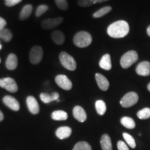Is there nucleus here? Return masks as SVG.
<instances>
[{"mask_svg": "<svg viewBox=\"0 0 150 150\" xmlns=\"http://www.w3.org/2000/svg\"><path fill=\"white\" fill-rule=\"evenodd\" d=\"M51 117L52 120L56 121H63L66 120L68 117V115L67 113L64 110H55L52 113Z\"/></svg>", "mask_w": 150, "mask_h": 150, "instance_id": "obj_22", "label": "nucleus"}, {"mask_svg": "<svg viewBox=\"0 0 150 150\" xmlns=\"http://www.w3.org/2000/svg\"><path fill=\"white\" fill-rule=\"evenodd\" d=\"M137 74L142 76H147L150 75V62L142 61L137 65L136 68Z\"/></svg>", "mask_w": 150, "mask_h": 150, "instance_id": "obj_10", "label": "nucleus"}, {"mask_svg": "<svg viewBox=\"0 0 150 150\" xmlns=\"http://www.w3.org/2000/svg\"><path fill=\"white\" fill-rule=\"evenodd\" d=\"M117 149L118 150H129L127 144L122 140H120L117 142Z\"/></svg>", "mask_w": 150, "mask_h": 150, "instance_id": "obj_34", "label": "nucleus"}, {"mask_svg": "<svg viewBox=\"0 0 150 150\" xmlns=\"http://www.w3.org/2000/svg\"><path fill=\"white\" fill-rule=\"evenodd\" d=\"M43 57L42 48L40 46H33L30 50L29 60L33 65H37L40 63Z\"/></svg>", "mask_w": 150, "mask_h": 150, "instance_id": "obj_6", "label": "nucleus"}, {"mask_svg": "<svg viewBox=\"0 0 150 150\" xmlns=\"http://www.w3.org/2000/svg\"><path fill=\"white\" fill-rule=\"evenodd\" d=\"M27 105L28 109L33 115H36L40 112V106L34 97L29 96L27 98Z\"/></svg>", "mask_w": 150, "mask_h": 150, "instance_id": "obj_12", "label": "nucleus"}, {"mask_svg": "<svg viewBox=\"0 0 150 150\" xmlns=\"http://www.w3.org/2000/svg\"><path fill=\"white\" fill-rule=\"evenodd\" d=\"M0 87L13 93H16L18 91V84L16 81L11 77L0 79Z\"/></svg>", "mask_w": 150, "mask_h": 150, "instance_id": "obj_7", "label": "nucleus"}, {"mask_svg": "<svg viewBox=\"0 0 150 150\" xmlns=\"http://www.w3.org/2000/svg\"><path fill=\"white\" fill-rule=\"evenodd\" d=\"M138 95L135 92H129L125 95L120 100V105L124 108H129L138 102Z\"/></svg>", "mask_w": 150, "mask_h": 150, "instance_id": "obj_5", "label": "nucleus"}, {"mask_svg": "<svg viewBox=\"0 0 150 150\" xmlns=\"http://www.w3.org/2000/svg\"><path fill=\"white\" fill-rule=\"evenodd\" d=\"M72 150H92V147L87 142L81 141L77 142Z\"/></svg>", "mask_w": 150, "mask_h": 150, "instance_id": "obj_27", "label": "nucleus"}, {"mask_svg": "<svg viewBox=\"0 0 150 150\" xmlns=\"http://www.w3.org/2000/svg\"><path fill=\"white\" fill-rule=\"evenodd\" d=\"M7 1V0H5V1Z\"/></svg>", "mask_w": 150, "mask_h": 150, "instance_id": "obj_42", "label": "nucleus"}, {"mask_svg": "<svg viewBox=\"0 0 150 150\" xmlns=\"http://www.w3.org/2000/svg\"><path fill=\"white\" fill-rule=\"evenodd\" d=\"M63 22V18H49L45 20L44 21L41 22V27L44 29H52L54 28L61 24Z\"/></svg>", "mask_w": 150, "mask_h": 150, "instance_id": "obj_9", "label": "nucleus"}, {"mask_svg": "<svg viewBox=\"0 0 150 150\" xmlns=\"http://www.w3.org/2000/svg\"><path fill=\"white\" fill-rule=\"evenodd\" d=\"M33 11V6L31 4H27L25 5L23 8H22L21 11L20 13V20H25L28 19L31 16V13Z\"/></svg>", "mask_w": 150, "mask_h": 150, "instance_id": "obj_20", "label": "nucleus"}, {"mask_svg": "<svg viewBox=\"0 0 150 150\" xmlns=\"http://www.w3.org/2000/svg\"><path fill=\"white\" fill-rule=\"evenodd\" d=\"M4 114L3 112L0 110V122H1L4 120Z\"/></svg>", "mask_w": 150, "mask_h": 150, "instance_id": "obj_36", "label": "nucleus"}, {"mask_svg": "<svg viewBox=\"0 0 150 150\" xmlns=\"http://www.w3.org/2000/svg\"><path fill=\"white\" fill-rule=\"evenodd\" d=\"M101 147L102 150H112V142L108 134H104L101 138Z\"/></svg>", "mask_w": 150, "mask_h": 150, "instance_id": "obj_21", "label": "nucleus"}, {"mask_svg": "<svg viewBox=\"0 0 150 150\" xmlns=\"http://www.w3.org/2000/svg\"><path fill=\"white\" fill-rule=\"evenodd\" d=\"M129 33V25L125 20H118L108 26L107 33L113 38H122L128 35Z\"/></svg>", "mask_w": 150, "mask_h": 150, "instance_id": "obj_1", "label": "nucleus"}, {"mask_svg": "<svg viewBox=\"0 0 150 150\" xmlns=\"http://www.w3.org/2000/svg\"><path fill=\"white\" fill-rule=\"evenodd\" d=\"M57 7L62 11H67L68 9V4L67 0H55Z\"/></svg>", "mask_w": 150, "mask_h": 150, "instance_id": "obj_32", "label": "nucleus"}, {"mask_svg": "<svg viewBox=\"0 0 150 150\" xmlns=\"http://www.w3.org/2000/svg\"><path fill=\"white\" fill-rule=\"evenodd\" d=\"M147 35L150 37V25L147 27Z\"/></svg>", "mask_w": 150, "mask_h": 150, "instance_id": "obj_37", "label": "nucleus"}, {"mask_svg": "<svg viewBox=\"0 0 150 150\" xmlns=\"http://www.w3.org/2000/svg\"><path fill=\"white\" fill-rule=\"evenodd\" d=\"M72 113L75 119L80 122H84L87 119V114L85 110L80 106H74L73 108Z\"/></svg>", "mask_w": 150, "mask_h": 150, "instance_id": "obj_13", "label": "nucleus"}, {"mask_svg": "<svg viewBox=\"0 0 150 150\" xmlns=\"http://www.w3.org/2000/svg\"><path fill=\"white\" fill-rule=\"evenodd\" d=\"M120 122L122 126L129 129H134L135 127H136V123H135V121L134 120H133L131 117H127V116H125V117H123L122 118Z\"/></svg>", "mask_w": 150, "mask_h": 150, "instance_id": "obj_24", "label": "nucleus"}, {"mask_svg": "<svg viewBox=\"0 0 150 150\" xmlns=\"http://www.w3.org/2000/svg\"><path fill=\"white\" fill-rule=\"evenodd\" d=\"M108 0H99L98 1V3H102V2H104V1H107Z\"/></svg>", "mask_w": 150, "mask_h": 150, "instance_id": "obj_38", "label": "nucleus"}, {"mask_svg": "<svg viewBox=\"0 0 150 150\" xmlns=\"http://www.w3.org/2000/svg\"><path fill=\"white\" fill-rule=\"evenodd\" d=\"M95 108L97 114L99 115H104L106 111V105L103 100L99 99L95 102Z\"/></svg>", "mask_w": 150, "mask_h": 150, "instance_id": "obj_23", "label": "nucleus"}, {"mask_svg": "<svg viewBox=\"0 0 150 150\" xmlns=\"http://www.w3.org/2000/svg\"><path fill=\"white\" fill-rule=\"evenodd\" d=\"M111 10H112V7L110 6L102 7V8L99 9L98 11H97L96 12L94 13L93 16V18H102V17L104 16L105 15L108 13L110 11H111Z\"/></svg>", "mask_w": 150, "mask_h": 150, "instance_id": "obj_25", "label": "nucleus"}, {"mask_svg": "<svg viewBox=\"0 0 150 150\" xmlns=\"http://www.w3.org/2000/svg\"><path fill=\"white\" fill-rule=\"evenodd\" d=\"M40 98L43 103L49 104V103L54 102V101H57L59 98V94L57 92H54L52 94L42 93L40 95Z\"/></svg>", "mask_w": 150, "mask_h": 150, "instance_id": "obj_17", "label": "nucleus"}, {"mask_svg": "<svg viewBox=\"0 0 150 150\" xmlns=\"http://www.w3.org/2000/svg\"><path fill=\"white\" fill-rule=\"evenodd\" d=\"M13 33L11 31L10 29L5 28L4 29H2L0 31V38H1L5 42H9L12 40Z\"/></svg>", "mask_w": 150, "mask_h": 150, "instance_id": "obj_26", "label": "nucleus"}, {"mask_svg": "<svg viewBox=\"0 0 150 150\" xmlns=\"http://www.w3.org/2000/svg\"><path fill=\"white\" fill-rule=\"evenodd\" d=\"M3 102L7 107L14 111H18L20 110V104L18 101L13 97L6 95L3 98Z\"/></svg>", "mask_w": 150, "mask_h": 150, "instance_id": "obj_11", "label": "nucleus"}, {"mask_svg": "<svg viewBox=\"0 0 150 150\" xmlns=\"http://www.w3.org/2000/svg\"><path fill=\"white\" fill-rule=\"evenodd\" d=\"M56 84L65 91H70L72 88V83L66 75L59 74L55 77Z\"/></svg>", "mask_w": 150, "mask_h": 150, "instance_id": "obj_8", "label": "nucleus"}, {"mask_svg": "<svg viewBox=\"0 0 150 150\" xmlns=\"http://www.w3.org/2000/svg\"><path fill=\"white\" fill-rule=\"evenodd\" d=\"M59 61L61 64L65 69L70 71H74L76 68V62L72 56L65 52H62L59 54Z\"/></svg>", "mask_w": 150, "mask_h": 150, "instance_id": "obj_3", "label": "nucleus"}, {"mask_svg": "<svg viewBox=\"0 0 150 150\" xmlns=\"http://www.w3.org/2000/svg\"><path fill=\"white\" fill-rule=\"evenodd\" d=\"M7 22L6 21V20L0 17V31L2 29H4L6 28V26Z\"/></svg>", "mask_w": 150, "mask_h": 150, "instance_id": "obj_35", "label": "nucleus"}, {"mask_svg": "<svg viewBox=\"0 0 150 150\" xmlns=\"http://www.w3.org/2000/svg\"><path fill=\"white\" fill-rule=\"evenodd\" d=\"M22 0H7V1H5L6 6L8 7H12L14 6L17 4H18L19 3H20Z\"/></svg>", "mask_w": 150, "mask_h": 150, "instance_id": "obj_33", "label": "nucleus"}, {"mask_svg": "<svg viewBox=\"0 0 150 150\" xmlns=\"http://www.w3.org/2000/svg\"><path fill=\"white\" fill-rule=\"evenodd\" d=\"M52 38L56 45H63L65 42V35L59 30H56L52 33Z\"/></svg>", "mask_w": 150, "mask_h": 150, "instance_id": "obj_19", "label": "nucleus"}, {"mask_svg": "<svg viewBox=\"0 0 150 150\" xmlns=\"http://www.w3.org/2000/svg\"><path fill=\"white\" fill-rule=\"evenodd\" d=\"M18 57L15 54L11 53L7 57L6 61V67L9 70H16L18 67Z\"/></svg>", "mask_w": 150, "mask_h": 150, "instance_id": "obj_16", "label": "nucleus"}, {"mask_svg": "<svg viewBox=\"0 0 150 150\" xmlns=\"http://www.w3.org/2000/svg\"><path fill=\"white\" fill-rule=\"evenodd\" d=\"M138 53L134 50H131L125 53L121 57L120 65L124 69H127L130 67L134 63L138 61Z\"/></svg>", "mask_w": 150, "mask_h": 150, "instance_id": "obj_4", "label": "nucleus"}, {"mask_svg": "<svg viewBox=\"0 0 150 150\" xmlns=\"http://www.w3.org/2000/svg\"><path fill=\"white\" fill-rule=\"evenodd\" d=\"M137 116L140 120H147L150 117V108H145L139 110L137 113Z\"/></svg>", "mask_w": 150, "mask_h": 150, "instance_id": "obj_28", "label": "nucleus"}, {"mask_svg": "<svg viewBox=\"0 0 150 150\" xmlns=\"http://www.w3.org/2000/svg\"><path fill=\"white\" fill-rule=\"evenodd\" d=\"M95 79H96L97 86L99 89L103 91H106L109 88V81L104 75L100 73H97L95 74Z\"/></svg>", "mask_w": 150, "mask_h": 150, "instance_id": "obj_14", "label": "nucleus"}, {"mask_svg": "<svg viewBox=\"0 0 150 150\" xmlns=\"http://www.w3.org/2000/svg\"><path fill=\"white\" fill-rule=\"evenodd\" d=\"M147 89H148V91H149V92H150V83L148 84V86H147Z\"/></svg>", "mask_w": 150, "mask_h": 150, "instance_id": "obj_39", "label": "nucleus"}, {"mask_svg": "<svg viewBox=\"0 0 150 150\" xmlns=\"http://www.w3.org/2000/svg\"><path fill=\"white\" fill-rule=\"evenodd\" d=\"M0 63H1V59H0Z\"/></svg>", "mask_w": 150, "mask_h": 150, "instance_id": "obj_41", "label": "nucleus"}, {"mask_svg": "<svg viewBox=\"0 0 150 150\" xmlns=\"http://www.w3.org/2000/svg\"><path fill=\"white\" fill-rule=\"evenodd\" d=\"M1 48H2V45H1V43H0V50H1Z\"/></svg>", "mask_w": 150, "mask_h": 150, "instance_id": "obj_40", "label": "nucleus"}, {"mask_svg": "<svg viewBox=\"0 0 150 150\" xmlns=\"http://www.w3.org/2000/svg\"><path fill=\"white\" fill-rule=\"evenodd\" d=\"M72 134V129L69 127H61L56 131V136L61 140L65 139Z\"/></svg>", "mask_w": 150, "mask_h": 150, "instance_id": "obj_15", "label": "nucleus"}, {"mask_svg": "<svg viewBox=\"0 0 150 150\" xmlns=\"http://www.w3.org/2000/svg\"><path fill=\"white\" fill-rule=\"evenodd\" d=\"M99 0H77V4L79 6L89 7L98 3Z\"/></svg>", "mask_w": 150, "mask_h": 150, "instance_id": "obj_30", "label": "nucleus"}, {"mask_svg": "<svg viewBox=\"0 0 150 150\" xmlns=\"http://www.w3.org/2000/svg\"><path fill=\"white\" fill-rule=\"evenodd\" d=\"M123 138H124V139L125 140V141H126L127 144H128V145L129 146V147L133 148V149L136 147V141H135L134 138H133V137L131 136L130 134H127V133H124Z\"/></svg>", "mask_w": 150, "mask_h": 150, "instance_id": "obj_29", "label": "nucleus"}, {"mask_svg": "<svg viewBox=\"0 0 150 150\" xmlns=\"http://www.w3.org/2000/svg\"><path fill=\"white\" fill-rule=\"evenodd\" d=\"M93 38L91 33L85 31L76 33L73 38V42L74 45L79 48H85L88 47L92 43Z\"/></svg>", "mask_w": 150, "mask_h": 150, "instance_id": "obj_2", "label": "nucleus"}, {"mask_svg": "<svg viewBox=\"0 0 150 150\" xmlns=\"http://www.w3.org/2000/svg\"><path fill=\"white\" fill-rule=\"evenodd\" d=\"M49 9V6L46 4H42L38 6V8L35 11V16L36 17H40L42 14L47 12Z\"/></svg>", "mask_w": 150, "mask_h": 150, "instance_id": "obj_31", "label": "nucleus"}, {"mask_svg": "<svg viewBox=\"0 0 150 150\" xmlns=\"http://www.w3.org/2000/svg\"><path fill=\"white\" fill-rule=\"evenodd\" d=\"M99 67L103 70H110L112 68V64H111V59H110V54H106L102 56L101 59L99 63Z\"/></svg>", "mask_w": 150, "mask_h": 150, "instance_id": "obj_18", "label": "nucleus"}]
</instances>
